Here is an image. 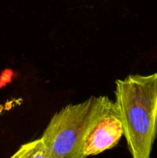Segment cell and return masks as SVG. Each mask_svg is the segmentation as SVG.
Returning a JSON list of instances; mask_svg holds the SVG:
<instances>
[{
	"label": "cell",
	"instance_id": "obj_1",
	"mask_svg": "<svg viewBox=\"0 0 157 158\" xmlns=\"http://www.w3.org/2000/svg\"><path fill=\"white\" fill-rule=\"evenodd\" d=\"M115 103L132 158H150L157 136V73L115 82Z\"/></svg>",
	"mask_w": 157,
	"mask_h": 158
},
{
	"label": "cell",
	"instance_id": "obj_2",
	"mask_svg": "<svg viewBox=\"0 0 157 158\" xmlns=\"http://www.w3.org/2000/svg\"><path fill=\"white\" fill-rule=\"evenodd\" d=\"M98 103L99 97H91L54 114L42 136L50 158H86L85 137Z\"/></svg>",
	"mask_w": 157,
	"mask_h": 158
},
{
	"label": "cell",
	"instance_id": "obj_3",
	"mask_svg": "<svg viewBox=\"0 0 157 158\" xmlns=\"http://www.w3.org/2000/svg\"><path fill=\"white\" fill-rule=\"evenodd\" d=\"M124 134L119 111L115 102L99 97V103L85 137V157L95 156L116 146Z\"/></svg>",
	"mask_w": 157,
	"mask_h": 158
},
{
	"label": "cell",
	"instance_id": "obj_4",
	"mask_svg": "<svg viewBox=\"0 0 157 158\" xmlns=\"http://www.w3.org/2000/svg\"><path fill=\"white\" fill-rule=\"evenodd\" d=\"M9 158H50V156L41 137L22 144Z\"/></svg>",
	"mask_w": 157,
	"mask_h": 158
}]
</instances>
